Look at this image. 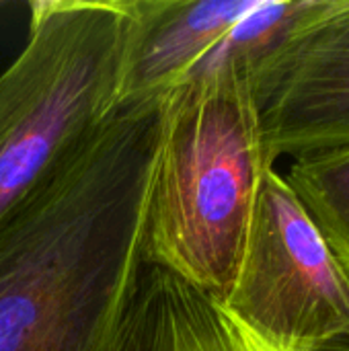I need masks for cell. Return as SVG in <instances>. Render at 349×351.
<instances>
[{
	"label": "cell",
	"instance_id": "1",
	"mask_svg": "<svg viewBox=\"0 0 349 351\" xmlns=\"http://www.w3.org/2000/svg\"><path fill=\"white\" fill-rule=\"evenodd\" d=\"M163 105H119L0 222V351H134Z\"/></svg>",
	"mask_w": 349,
	"mask_h": 351
},
{
	"label": "cell",
	"instance_id": "2",
	"mask_svg": "<svg viewBox=\"0 0 349 351\" xmlns=\"http://www.w3.org/2000/svg\"><path fill=\"white\" fill-rule=\"evenodd\" d=\"M269 169L247 62H224L171 90L148 202V261L222 302Z\"/></svg>",
	"mask_w": 349,
	"mask_h": 351
},
{
	"label": "cell",
	"instance_id": "3",
	"mask_svg": "<svg viewBox=\"0 0 349 351\" xmlns=\"http://www.w3.org/2000/svg\"><path fill=\"white\" fill-rule=\"evenodd\" d=\"M125 0H35L0 74V222L117 109Z\"/></svg>",
	"mask_w": 349,
	"mask_h": 351
},
{
	"label": "cell",
	"instance_id": "4",
	"mask_svg": "<svg viewBox=\"0 0 349 351\" xmlns=\"http://www.w3.org/2000/svg\"><path fill=\"white\" fill-rule=\"evenodd\" d=\"M284 351L349 335V276L278 169L259 187L237 278L222 302Z\"/></svg>",
	"mask_w": 349,
	"mask_h": 351
},
{
	"label": "cell",
	"instance_id": "5",
	"mask_svg": "<svg viewBox=\"0 0 349 351\" xmlns=\"http://www.w3.org/2000/svg\"><path fill=\"white\" fill-rule=\"evenodd\" d=\"M251 84L274 165L348 146L349 0H325L251 66Z\"/></svg>",
	"mask_w": 349,
	"mask_h": 351
},
{
	"label": "cell",
	"instance_id": "6",
	"mask_svg": "<svg viewBox=\"0 0 349 351\" xmlns=\"http://www.w3.org/2000/svg\"><path fill=\"white\" fill-rule=\"evenodd\" d=\"M255 0H125L117 107L158 101L224 64L232 29Z\"/></svg>",
	"mask_w": 349,
	"mask_h": 351
},
{
	"label": "cell",
	"instance_id": "7",
	"mask_svg": "<svg viewBox=\"0 0 349 351\" xmlns=\"http://www.w3.org/2000/svg\"><path fill=\"white\" fill-rule=\"evenodd\" d=\"M138 351H284L224 311L214 298L152 267L138 329ZM311 351H349V335Z\"/></svg>",
	"mask_w": 349,
	"mask_h": 351
},
{
	"label": "cell",
	"instance_id": "8",
	"mask_svg": "<svg viewBox=\"0 0 349 351\" xmlns=\"http://www.w3.org/2000/svg\"><path fill=\"white\" fill-rule=\"evenodd\" d=\"M284 179L349 276V144L292 158Z\"/></svg>",
	"mask_w": 349,
	"mask_h": 351
}]
</instances>
